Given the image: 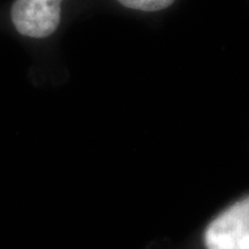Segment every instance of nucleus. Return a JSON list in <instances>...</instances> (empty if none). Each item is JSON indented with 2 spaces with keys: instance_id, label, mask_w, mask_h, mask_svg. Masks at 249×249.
Here are the masks:
<instances>
[{
  "instance_id": "obj_1",
  "label": "nucleus",
  "mask_w": 249,
  "mask_h": 249,
  "mask_svg": "<svg viewBox=\"0 0 249 249\" xmlns=\"http://www.w3.org/2000/svg\"><path fill=\"white\" fill-rule=\"evenodd\" d=\"M62 0H15L11 8L12 23L18 34L43 39L57 31L61 20Z\"/></svg>"
},
{
  "instance_id": "obj_2",
  "label": "nucleus",
  "mask_w": 249,
  "mask_h": 249,
  "mask_svg": "<svg viewBox=\"0 0 249 249\" xmlns=\"http://www.w3.org/2000/svg\"><path fill=\"white\" fill-rule=\"evenodd\" d=\"M207 249H249V197L213 220L204 234Z\"/></svg>"
},
{
  "instance_id": "obj_3",
  "label": "nucleus",
  "mask_w": 249,
  "mask_h": 249,
  "mask_svg": "<svg viewBox=\"0 0 249 249\" xmlns=\"http://www.w3.org/2000/svg\"><path fill=\"white\" fill-rule=\"evenodd\" d=\"M124 7L141 12H160L170 7L176 0H117Z\"/></svg>"
}]
</instances>
